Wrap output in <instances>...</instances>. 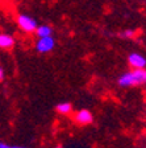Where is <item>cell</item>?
I'll list each match as a JSON object with an SVG mask.
<instances>
[{
    "instance_id": "cell-1",
    "label": "cell",
    "mask_w": 146,
    "mask_h": 148,
    "mask_svg": "<svg viewBox=\"0 0 146 148\" xmlns=\"http://www.w3.org/2000/svg\"><path fill=\"white\" fill-rule=\"evenodd\" d=\"M146 83V68L143 69H132L125 71L117 78V85L122 89L133 86H140Z\"/></svg>"
},
{
    "instance_id": "cell-2",
    "label": "cell",
    "mask_w": 146,
    "mask_h": 148,
    "mask_svg": "<svg viewBox=\"0 0 146 148\" xmlns=\"http://www.w3.org/2000/svg\"><path fill=\"white\" fill-rule=\"evenodd\" d=\"M16 23H17L18 28L21 31L26 32V33H34L37 25H38L36 18H33L26 13H18L17 17H16Z\"/></svg>"
},
{
    "instance_id": "cell-3",
    "label": "cell",
    "mask_w": 146,
    "mask_h": 148,
    "mask_svg": "<svg viewBox=\"0 0 146 148\" xmlns=\"http://www.w3.org/2000/svg\"><path fill=\"white\" fill-rule=\"evenodd\" d=\"M36 50L40 54H46L50 53L53 49L55 48V40L53 36H48V37H40L36 42Z\"/></svg>"
},
{
    "instance_id": "cell-4",
    "label": "cell",
    "mask_w": 146,
    "mask_h": 148,
    "mask_svg": "<svg viewBox=\"0 0 146 148\" xmlns=\"http://www.w3.org/2000/svg\"><path fill=\"white\" fill-rule=\"evenodd\" d=\"M128 64L132 69H143L146 68V58L141 53L133 52L128 56Z\"/></svg>"
},
{
    "instance_id": "cell-5",
    "label": "cell",
    "mask_w": 146,
    "mask_h": 148,
    "mask_svg": "<svg viewBox=\"0 0 146 148\" xmlns=\"http://www.w3.org/2000/svg\"><path fill=\"white\" fill-rule=\"evenodd\" d=\"M76 123L82 124V126H87V124H91L92 120H94V116L88 110H79L74 116Z\"/></svg>"
},
{
    "instance_id": "cell-6",
    "label": "cell",
    "mask_w": 146,
    "mask_h": 148,
    "mask_svg": "<svg viewBox=\"0 0 146 148\" xmlns=\"http://www.w3.org/2000/svg\"><path fill=\"white\" fill-rule=\"evenodd\" d=\"M15 45L13 36L8 33H0V49H11Z\"/></svg>"
},
{
    "instance_id": "cell-7",
    "label": "cell",
    "mask_w": 146,
    "mask_h": 148,
    "mask_svg": "<svg viewBox=\"0 0 146 148\" xmlns=\"http://www.w3.org/2000/svg\"><path fill=\"white\" fill-rule=\"evenodd\" d=\"M36 36L40 38V37H48V36H52L53 34V28L48 24H43V25H37L36 31H34Z\"/></svg>"
},
{
    "instance_id": "cell-8",
    "label": "cell",
    "mask_w": 146,
    "mask_h": 148,
    "mask_svg": "<svg viewBox=\"0 0 146 148\" xmlns=\"http://www.w3.org/2000/svg\"><path fill=\"white\" fill-rule=\"evenodd\" d=\"M55 110H57L58 114H61V115H69L71 111H73V105L69 103V102H63V103L57 105Z\"/></svg>"
},
{
    "instance_id": "cell-9",
    "label": "cell",
    "mask_w": 146,
    "mask_h": 148,
    "mask_svg": "<svg viewBox=\"0 0 146 148\" xmlns=\"http://www.w3.org/2000/svg\"><path fill=\"white\" fill-rule=\"evenodd\" d=\"M134 34H136L134 31H132V29H126V31H122L121 33H120V36H121L122 38H132Z\"/></svg>"
},
{
    "instance_id": "cell-10",
    "label": "cell",
    "mask_w": 146,
    "mask_h": 148,
    "mask_svg": "<svg viewBox=\"0 0 146 148\" xmlns=\"http://www.w3.org/2000/svg\"><path fill=\"white\" fill-rule=\"evenodd\" d=\"M0 148H28V147H22V145H11L7 144L4 142H0Z\"/></svg>"
},
{
    "instance_id": "cell-11",
    "label": "cell",
    "mask_w": 146,
    "mask_h": 148,
    "mask_svg": "<svg viewBox=\"0 0 146 148\" xmlns=\"http://www.w3.org/2000/svg\"><path fill=\"white\" fill-rule=\"evenodd\" d=\"M4 78H5V71H4V69L0 66V82H3Z\"/></svg>"
},
{
    "instance_id": "cell-12",
    "label": "cell",
    "mask_w": 146,
    "mask_h": 148,
    "mask_svg": "<svg viewBox=\"0 0 146 148\" xmlns=\"http://www.w3.org/2000/svg\"><path fill=\"white\" fill-rule=\"evenodd\" d=\"M57 148H62V145H57Z\"/></svg>"
}]
</instances>
